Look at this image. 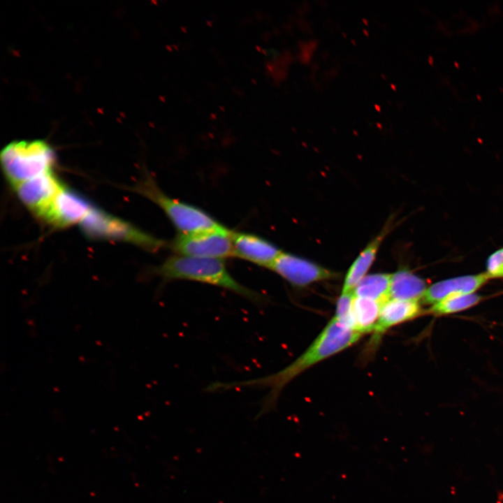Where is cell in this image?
I'll return each instance as SVG.
<instances>
[{"instance_id":"cell-8","label":"cell","mask_w":503,"mask_h":503,"mask_svg":"<svg viewBox=\"0 0 503 503\" xmlns=\"http://www.w3.org/2000/svg\"><path fill=\"white\" fill-rule=\"evenodd\" d=\"M296 287L333 279L336 272L296 255L282 252L270 268Z\"/></svg>"},{"instance_id":"cell-4","label":"cell","mask_w":503,"mask_h":503,"mask_svg":"<svg viewBox=\"0 0 503 503\" xmlns=\"http://www.w3.org/2000/svg\"><path fill=\"white\" fill-rule=\"evenodd\" d=\"M137 190L160 207L181 234L216 230L224 226L201 208L166 195L150 177H146Z\"/></svg>"},{"instance_id":"cell-10","label":"cell","mask_w":503,"mask_h":503,"mask_svg":"<svg viewBox=\"0 0 503 503\" xmlns=\"http://www.w3.org/2000/svg\"><path fill=\"white\" fill-rule=\"evenodd\" d=\"M235 256L270 269L282 252L276 245L257 235L232 231Z\"/></svg>"},{"instance_id":"cell-5","label":"cell","mask_w":503,"mask_h":503,"mask_svg":"<svg viewBox=\"0 0 503 503\" xmlns=\"http://www.w3.org/2000/svg\"><path fill=\"white\" fill-rule=\"evenodd\" d=\"M79 224L84 234L93 239L127 242L151 251L165 245L163 240L94 206Z\"/></svg>"},{"instance_id":"cell-17","label":"cell","mask_w":503,"mask_h":503,"mask_svg":"<svg viewBox=\"0 0 503 503\" xmlns=\"http://www.w3.org/2000/svg\"><path fill=\"white\" fill-rule=\"evenodd\" d=\"M481 300L479 295L455 293L432 305L430 312L435 315L456 313L476 305Z\"/></svg>"},{"instance_id":"cell-11","label":"cell","mask_w":503,"mask_h":503,"mask_svg":"<svg viewBox=\"0 0 503 503\" xmlns=\"http://www.w3.org/2000/svg\"><path fill=\"white\" fill-rule=\"evenodd\" d=\"M422 312L418 300L389 298L383 302L373 329L372 342H378L391 328L418 316Z\"/></svg>"},{"instance_id":"cell-13","label":"cell","mask_w":503,"mask_h":503,"mask_svg":"<svg viewBox=\"0 0 503 503\" xmlns=\"http://www.w3.org/2000/svg\"><path fill=\"white\" fill-rule=\"evenodd\" d=\"M392 222H388L382 230L358 255L349 267L343 283L342 293L353 292L356 284L366 275L372 265L380 246L388 233Z\"/></svg>"},{"instance_id":"cell-18","label":"cell","mask_w":503,"mask_h":503,"mask_svg":"<svg viewBox=\"0 0 503 503\" xmlns=\"http://www.w3.org/2000/svg\"><path fill=\"white\" fill-rule=\"evenodd\" d=\"M353 299V292L342 293L339 297L334 317L350 326V313ZM351 327V326H350Z\"/></svg>"},{"instance_id":"cell-15","label":"cell","mask_w":503,"mask_h":503,"mask_svg":"<svg viewBox=\"0 0 503 503\" xmlns=\"http://www.w3.org/2000/svg\"><path fill=\"white\" fill-rule=\"evenodd\" d=\"M425 281L407 269L391 274L390 298L418 300L426 290Z\"/></svg>"},{"instance_id":"cell-2","label":"cell","mask_w":503,"mask_h":503,"mask_svg":"<svg viewBox=\"0 0 503 503\" xmlns=\"http://www.w3.org/2000/svg\"><path fill=\"white\" fill-rule=\"evenodd\" d=\"M164 281L189 280L220 287L256 305L265 297L238 282L228 272L222 259L181 255L168 258L155 271Z\"/></svg>"},{"instance_id":"cell-3","label":"cell","mask_w":503,"mask_h":503,"mask_svg":"<svg viewBox=\"0 0 503 503\" xmlns=\"http://www.w3.org/2000/svg\"><path fill=\"white\" fill-rule=\"evenodd\" d=\"M0 160L5 176L14 188L29 180L52 172L55 154L44 140H15L2 149Z\"/></svg>"},{"instance_id":"cell-20","label":"cell","mask_w":503,"mask_h":503,"mask_svg":"<svg viewBox=\"0 0 503 503\" xmlns=\"http://www.w3.org/2000/svg\"><path fill=\"white\" fill-rule=\"evenodd\" d=\"M497 277H503V268L499 272Z\"/></svg>"},{"instance_id":"cell-6","label":"cell","mask_w":503,"mask_h":503,"mask_svg":"<svg viewBox=\"0 0 503 503\" xmlns=\"http://www.w3.org/2000/svg\"><path fill=\"white\" fill-rule=\"evenodd\" d=\"M232 231L221 228L177 235L170 246L177 255L223 259L235 256Z\"/></svg>"},{"instance_id":"cell-9","label":"cell","mask_w":503,"mask_h":503,"mask_svg":"<svg viewBox=\"0 0 503 503\" xmlns=\"http://www.w3.org/2000/svg\"><path fill=\"white\" fill-rule=\"evenodd\" d=\"M64 185L50 172L15 187L17 197L36 216L50 203Z\"/></svg>"},{"instance_id":"cell-12","label":"cell","mask_w":503,"mask_h":503,"mask_svg":"<svg viewBox=\"0 0 503 503\" xmlns=\"http://www.w3.org/2000/svg\"><path fill=\"white\" fill-rule=\"evenodd\" d=\"M490 278L486 274L466 275L438 282L425 291L422 300L434 305L446 297L455 293H473Z\"/></svg>"},{"instance_id":"cell-16","label":"cell","mask_w":503,"mask_h":503,"mask_svg":"<svg viewBox=\"0 0 503 503\" xmlns=\"http://www.w3.org/2000/svg\"><path fill=\"white\" fill-rule=\"evenodd\" d=\"M391 279V274L366 275L353 289V296L384 302L390 298Z\"/></svg>"},{"instance_id":"cell-14","label":"cell","mask_w":503,"mask_h":503,"mask_svg":"<svg viewBox=\"0 0 503 503\" xmlns=\"http://www.w3.org/2000/svg\"><path fill=\"white\" fill-rule=\"evenodd\" d=\"M382 304L374 300L353 296L349 319L351 328L360 335L372 332Z\"/></svg>"},{"instance_id":"cell-19","label":"cell","mask_w":503,"mask_h":503,"mask_svg":"<svg viewBox=\"0 0 503 503\" xmlns=\"http://www.w3.org/2000/svg\"><path fill=\"white\" fill-rule=\"evenodd\" d=\"M487 274L490 277H497L503 268V249L495 252L488 260Z\"/></svg>"},{"instance_id":"cell-7","label":"cell","mask_w":503,"mask_h":503,"mask_svg":"<svg viewBox=\"0 0 503 503\" xmlns=\"http://www.w3.org/2000/svg\"><path fill=\"white\" fill-rule=\"evenodd\" d=\"M92 207L83 196L63 186L37 217L53 226L64 228L80 224Z\"/></svg>"},{"instance_id":"cell-1","label":"cell","mask_w":503,"mask_h":503,"mask_svg":"<svg viewBox=\"0 0 503 503\" xmlns=\"http://www.w3.org/2000/svg\"><path fill=\"white\" fill-rule=\"evenodd\" d=\"M361 335L344 322L333 317L309 347L283 369L252 379L214 381L209 384L205 391L212 393L240 388L267 389L257 414L259 417L275 408L282 391L293 379L315 364L352 346Z\"/></svg>"}]
</instances>
